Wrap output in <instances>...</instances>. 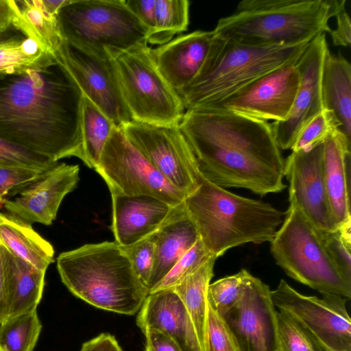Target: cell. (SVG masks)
Returning <instances> with one entry per match:
<instances>
[{
  "label": "cell",
  "mask_w": 351,
  "mask_h": 351,
  "mask_svg": "<svg viewBox=\"0 0 351 351\" xmlns=\"http://www.w3.org/2000/svg\"><path fill=\"white\" fill-rule=\"evenodd\" d=\"M326 34L315 37L296 62L300 84L288 117L271 123L275 142L281 150L291 149L302 128L324 109L322 72L328 50Z\"/></svg>",
  "instance_id": "obj_17"
},
{
  "label": "cell",
  "mask_w": 351,
  "mask_h": 351,
  "mask_svg": "<svg viewBox=\"0 0 351 351\" xmlns=\"http://www.w3.org/2000/svg\"><path fill=\"white\" fill-rule=\"evenodd\" d=\"M121 129L172 186L186 197L196 190L201 173L179 124L154 125L132 121Z\"/></svg>",
  "instance_id": "obj_12"
},
{
  "label": "cell",
  "mask_w": 351,
  "mask_h": 351,
  "mask_svg": "<svg viewBox=\"0 0 351 351\" xmlns=\"http://www.w3.org/2000/svg\"><path fill=\"white\" fill-rule=\"evenodd\" d=\"M346 1L338 0L334 17L336 27L330 30V35L334 46L349 47L351 41V21L346 10Z\"/></svg>",
  "instance_id": "obj_42"
},
{
  "label": "cell",
  "mask_w": 351,
  "mask_h": 351,
  "mask_svg": "<svg viewBox=\"0 0 351 351\" xmlns=\"http://www.w3.org/2000/svg\"><path fill=\"white\" fill-rule=\"evenodd\" d=\"M179 127L201 175L261 196L282 191L285 159L271 123L214 107L186 110Z\"/></svg>",
  "instance_id": "obj_2"
},
{
  "label": "cell",
  "mask_w": 351,
  "mask_h": 351,
  "mask_svg": "<svg viewBox=\"0 0 351 351\" xmlns=\"http://www.w3.org/2000/svg\"><path fill=\"white\" fill-rule=\"evenodd\" d=\"M136 324L141 331L149 328L167 333L183 351H202L191 317L171 289L149 293L138 312Z\"/></svg>",
  "instance_id": "obj_21"
},
{
  "label": "cell",
  "mask_w": 351,
  "mask_h": 351,
  "mask_svg": "<svg viewBox=\"0 0 351 351\" xmlns=\"http://www.w3.org/2000/svg\"><path fill=\"white\" fill-rule=\"evenodd\" d=\"M184 204L205 247L217 258L239 245L271 242L285 215L270 204L232 193L202 175Z\"/></svg>",
  "instance_id": "obj_3"
},
{
  "label": "cell",
  "mask_w": 351,
  "mask_h": 351,
  "mask_svg": "<svg viewBox=\"0 0 351 351\" xmlns=\"http://www.w3.org/2000/svg\"><path fill=\"white\" fill-rule=\"evenodd\" d=\"M125 3L147 29L148 36L152 34L156 26V0H127Z\"/></svg>",
  "instance_id": "obj_43"
},
{
  "label": "cell",
  "mask_w": 351,
  "mask_h": 351,
  "mask_svg": "<svg viewBox=\"0 0 351 351\" xmlns=\"http://www.w3.org/2000/svg\"><path fill=\"white\" fill-rule=\"evenodd\" d=\"M47 169L25 167H0V206Z\"/></svg>",
  "instance_id": "obj_41"
},
{
  "label": "cell",
  "mask_w": 351,
  "mask_h": 351,
  "mask_svg": "<svg viewBox=\"0 0 351 351\" xmlns=\"http://www.w3.org/2000/svg\"><path fill=\"white\" fill-rule=\"evenodd\" d=\"M41 328L36 310L9 317L0 323V344L6 351H33Z\"/></svg>",
  "instance_id": "obj_32"
},
{
  "label": "cell",
  "mask_w": 351,
  "mask_h": 351,
  "mask_svg": "<svg viewBox=\"0 0 351 351\" xmlns=\"http://www.w3.org/2000/svg\"><path fill=\"white\" fill-rule=\"evenodd\" d=\"M212 256L199 238L149 293L173 289Z\"/></svg>",
  "instance_id": "obj_34"
},
{
  "label": "cell",
  "mask_w": 351,
  "mask_h": 351,
  "mask_svg": "<svg viewBox=\"0 0 351 351\" xmlns=\"http://www.w3.org/2000/svg\"><path fill=\"white\" fill-rule=\"evenodd\" d=\"M271 295L274 306L297 324L317 351H351V320L346 298L303 295L283 279Z\"/></svg>",
  "instance_id": "obj_10"
},
{
  "label": "cell",
  "mask_w": 351,
  "mask_h": 351,
  "mask_svg": "<svg viewBox=\"0 0 351 351\" xmlns=\"http://www.w3.org/2000/svg\"><path fill=\"white\" fill-rule=\"evenodd\" d=\"M246 269L222 278L210 283L208 288V302L221 317L232 309L241 297Z\"/></svg>",
  "instance_id": "obj_33"
},
{
  "label": "cell",
  "mask_w": 351,
  "mask_h": 351,
  "mask_svg": "<svg viewBox=\"0 0 351 351\" xmlns=\"http://www.w3.org/2000/svg\"><path fill=\"white\" fill-rule=\"evenodd\" d=\"M9 317L5 278L3 266V248L0 243V323Z\"/></svg>",
  "instance_id": "obj_46"
},
{
  "label": "cell",
  "mask_w": 351,
  "mask_h": 351,
  "mask_svg": "<svg viewBox=\"0 0 351 351\" xmlns=\"http://www.w3.org/2000/svg\"><path fill=\"white\" fill-rule=\"evenodd\" d=\"M55 60L36 41L16 29L0 39V76L43 66Z\"/></svg>",
  "instance_id": "obj_29"
},
{
  "label": "cell",
  "mask_w": 351,
  "mask_h": 351,
  "mask_svg": "<svg viewBox=\"0 0 351 351\" xmlns=\"http://www.w3.org/2000/svg\"><path fill=\"white\" fill-rule=\"evenodd\" d=\"M13 16L12 0H0V36L14 29L12 26Z\"/></svg>",
  "instance_id": "obj_47"
},
{
  "label": "cell",
  "mask_w": 351,
  "mask_h": 351,
  "mask_svg": "<svg viewBox=\"0 0 351 351\" xmlns=\"http://www.w3.org/2000/svg\"><path fill=\"white\" fill-rule=\"evenodd\" d=\"M217 258L212 256L173 289L184 304L205 351L208 311V288Z\"/></svg>",
  "instance_id": "obj_28"
},
{
  "label": "cell",
  "mask_w": 351,
  "mask_h": 351,
  "mask_svg": "<svg viewBox=\"0 0 351 351\" xmlns=\"http://www.w3.org/2000/svg\"><path fill=\"white\" fill-rule=\"evenodd\" d=\"M325 186L334 219L340 227L351 221L350 172L351 141L339 130L332 131L324 143Z\"/></svg>",
  "instance_id": "obj_23"
},
{
  "label": "cell",
  "mask_w": 351,
  "mask_h": 351,
  "mask_svg": "<svg viewBox=\"0 0 351 351\" xmlns=\"http://www.w3.org/2000/svg\"><path fill=\"white\" fill-rule=\"evenodd\" d=\"M0 243L10 253L46 272L54 261V250L32 227L8 213H0Z\"/></svg>",
  "instance_id": "obj_26"
},
{
  "label": "cell",
  "mask_w": 351,
  "mask_h": 351,
  "mask_svg": "<svg viewBox=\"0 0 351 351\" xmlns=\"http://www.w3.org/2000/svg\"><path fill=\"white\" fill-rule=\"evenodd\" d=\"M309 43L254 46L225 40L198 77L177 93L185 110L217 104L263 75L295 64Z\"/></svg>",
  "instance_id": "obj_6"
},
{
  "label": "cell",
  "mask_w": 351,
  "mask_h": 351,
  "mask_svg": "<svg viewBox=\"0 0 351 351\" xmlns=\"http://www.w3.org/2000/svg\"><path fill=\"white\" fill-rule=\"evenodd\" d=\"M3 248L9 317L36 311L43 296L45 272Z\"/></svg>",
  "instance_id": "obj_25"
},
{
  "label": "cell",
  "mask_w": 351,
  "mask_h": 351,
  "mask_svg": "<svg viewBox=\"0 0 351 351\" xmlns=\"http://www.w3.org/2000/svg\"><path fill=\"white\" fill-rule=\"evenodd\" d=\"M295 64L274 70L220 103L206 107L265 121H284L291 112L299 87L300 73Z\"/></svg>",
  "instance_id": "obj_15"
},
{
  "label": "cell",
  "mask_w": 351,
  "mask_h": 351,
  "mask_svg": "<svg viewBox=\"0 0 351 351\" xmlns=\"http://www.w3.org/2000/svg\"><path fill=\"white\" fill-rule=\"evenodd\" d=\"M69 0H43V3L51 14L58 15L60 10L68 2Z\"/></svg>",
  "instance_id": "obj_48"
},
{
  "label": "cell",
  "mask_w": 351,
  "mask_h": 351,
  "mask_svg": "<svg viewBox=\"0 0 351 351\" xmlns=\"http://www.w3.org/2000/svg\"><path fill=\"white\" fill-rule=\"evenodd\" d=\"M14 29H12V31H10L9 33H8V34H5V35L2 36H0V39H1V38H3V37H5V36H7V35H8L9 34H10V33H11L12 31H14Z\"/></svg>",
  "instance_id": "obj_49"
},
{
  "label": "cell",
  "mask_w": 351,
  "mask_h": 351,
  "mask_svg": "<svg viewBox=\"0 0 351 351\" xmlns=\"http://www.w3.org/2000/svg\"><path fill=\"white\" fill-rule=\"evenodd\" d=\"M57 19L64 40L102 58L147 43L148 31L124 0H69Z\"/></svg>",
  "instance_id": "obj_7"
},
{
  "label": "cell",
  "mask_w": 351,
  "mask_h": 351,
  "mask_svg": "<svg viewBox=\"0 0 351 351\" xmlns=\"http://www.w3.org/2000/svg\"><path fill=\"white\" fill-rule=\"evenodd\" d=\"M12 5L13 27L53 55L63 40L58 15L48 12L43 0H12Z\"/></svg>",
  "instance_id": "obj_27"
},
{
  "label": "cell",
  "mask_w": 351,
  "mask_h": 351,
  "mask_svg": "<svg viewBox=\"0 0 351 351\" xmlns=\"http://www.w3.org/2000/svg\"><path fill=\"white\" fill-rule=\"evenodd\" d=\"M57 162L0 137V167H25L47 169Z\"/></svg>",
  "instance_id": "obj_38"
},
{
  "label": "cell",
  "mask_w": 351,
  "mask_h": 351,
  "mask_svg": "<svg viewBox=\"0 0 351 351\" xmlns=\"http://www.w3.org/2000/svg\"><path fill=\"white\" fill-rule=\"evenodd\" d=\"M205 351H240L228 324L209 304Z\"/></svg>",
  "instance_id": "obj_39"
},
{
  "label": "cell",
  "mask_w": 351,
  "mask_h": 351,
  "mask_svg": "<svg viewBox=\"0 0 351 351\" xmlns=\"http://www.w3.org/2000/svg\"><path fill=\"white\" fill-rule=\"evenodd\" d=\"M83 94L56 59L0 76V137L54 162L83 160Z\"/></svg>",
  "instance_id": "obj_1"
},
{
  "label": "cell",
  "mask_w": 351,
  "mask_h": 351,
  "mask_svg": "<svg viewBox=\"0 0 351 351\" xmlns=\"http://www.w3.org/2000/svg\"><path fill=\"white\" fill-rule=\"evenodd\" d=\"M117 127L89 99L83 95L81 128L82 161L95 169L114 128Z\"/></svg>",
  "instance_id": "obj_30"
},
{
  "label": "cell",
  "mask_w": 351,
  "mask_h": 351,
  "mask_svg": "<svg viewBox=\"0 0 351 351\" xmlns=\"http://www.w3.org/2000/svg\"><path fill=\"white\" fill-rule=\"evenodd\" d=\"M270 243L276 264L289 276L321 294L350 298L351 282L330 257L322 232L295 205L289 204L281 226Z\"/></svg>",
  "instance_id": "obj_8"
},
{
  "label": "cell",
  "mask_w": 351,
  "mask_h": 351,
  "mask_svg": "<svg viewBox=\"0 0 351 351\" xmlns=\"http://www.w3.org/2000/svg\"><path fill=\"white\" fill-rule=\"evenodd\" d=\"M53 56L73 77L83 95L117 127L133 121L121 91L113 60L100 58L64 39Z\"/></svg>",
  "instance_id": "obj_13"
},
{
  "label": "cell",
  "mask_w": 351,
  "mask_h": 351,
  "mask_svg": "<svg viewBox=\"0 0 351 351\" xmlns=\"http://www.w3.org/2000/svg\"><path fill=\"white\" fill-rule=\"evenodd\" d=\"M142 332L145 337V351H183L171 337L162 331L147 328Z\"/></svg>",
  "instance_id": "obj_44"
},
{
  "label": "cell",
  "mask_w": 351,
  "mask_h": 351,
  "mask_svg": "<svg viewBox=\"0 0 351 351\" xmlns=\"http://www.w3.org/2000/svg\"><path fill=\"white\" fill-rule=\"evenodd\" d=\"M323 143L308 150L292 152L285 160L284 177L289 182V204L295 205L319 230L332 232L338 226L325 186Z\"/></svg>",
  "instance_id": "obj_16"
},
{
  "label": "cell",
  "mask_w": 351,
  "mask_h": 351,
  "mask_svg": "<svg viewBox=\"0 0 351 351\" xmlns=\"http://www.w3.org/2000/svg\"><path fill=\"white\" fill-rule=\"evenodd\" d=\"M79 173L77 165L58 162L2 206L8 214L31 225H51L64 197L76 187Z\"/></svg>",
  "instance_id": "obj_18"
},
{
  "label": "cell",
  "mask_w": 351,
  "mask_h": 351,
  "mask_svg": "<svg viewBox=\"0 0 351 351\" xmlns=\"http://www.w3.org/2000/svg\"><path fill=\"white\" fill-rule=\"evenodd\" d=\"M147 43L119 53L114 64L125 103L133 121L179 124L185 109L176 91L158 71Z\"/></svg>",
  "instance_id": "obj_9"
},
{
  "label": "cell",
  "mask_w": 351,
  "mask_h": 351,
  "mask_svg": "<svg viewBox=\"0 0 351 351\" xmlns=\"http://www.w3.org/2000/svg\"><path fill=\"white\" fill-rule=\"evenodd\" d=\"M321 87L324 109L332 112L339 130L351 141V66L341 53L326 51Z\"/></svg>",
  "instance_id": "obj_24"
},
{
  "label": "cell",
  "mask_w": 351,
  "mask_h": 351,
  "mask_svg": "<svg viewBox=\"0 0 351 351\" xmlns=\"http://www.w3.org/2000/svg\"><path fill=\"white\" fill-rule=\"evenodd\" d=\"M190 2L187 0H156V26L147 43L164 45L175 34L187 29Z\"/></svg>",
  "instance_id": "obj_31"
},
{
  "label": "cell",
  "mask_w": 351,
  "mask_h": 351,
  "mask_svg": "<svg viewBox=\"0 0 351 351\" xmlns=\"http://www.w3.org/2000/svg\"><path fill=\"white\" fill-rule=\"evenodd\" d=\"M277 351H317L312 341L287 314L278 311Z\"/></svg>",
  "instance_id": "obj_40"
},
{
  "label": "cell",
  "mask_w": 351,
  "mask_h": 351,
  "mask_svg": "<svg viewBox=\"0 0 351 351\" xmlns=\"http://www.w3.org/2000/svg\"><path fill=\"white\" fill-rule=\"evenodd\" d=\"M0 351H6L5 348L0 344Z\"/></svg>",
  "instance_id": "obj_50"
},
{
  "label": "cell",
  "mask_w": 351,
  "mask_h": 351,
  "mask_svg": "<svg viewBox=\"0 0 351 351\" xmlns=\"http://www.w3.org/2000/svg\"><path fill=\"white\" fill-rule=\"evenodd\" d=\"M112 225L115 242L126 246L154 233L173 206L149 195L111 194Z\"/></svg>",
  "instance_id": "obj_20"
},
{
  "label": "cell",
  "mask_w": 351,
  "mask_h": 351,
  "mask_svg": "<svg viewBox=\"0 0 351 351\" xmlns=\"http://www.w3.org/2000/svg\"><path fill=\"white\" fill-rule=\"evenodd\" d=\"M337 0H243L213 29L233 43L265 46L298 45L330 33Z\"/></svg>",
  "instance_id": "obj_5"
},
{
  "label": "cell",
  "mask_w": 351,
  "mask_h": 351,
  "mask_svg": "<svg viewBox=\"0 0 351 351\" xmlns=\"http://www.w3.org/2000/svg\"><path fill=\"white\" fill-rule=\"evenodd\" d=\"M153 236L155 255L149 291L163 279L200 238L197 228L189 215L184 202L173 206L169 215Z\"/></svg>",
  "instance_id": "obj_22"
},
{
  "label": "cell",
  "mask_w": 351,
  "mask_h": 351,
  "mask_svg": "<svg viewBox=\"0 0 351 351\" xmlns=\"http://www.w3.org/2000/svg\"><path fill=\"white\" fill-rule=\"evenodd\" d=\"M225 43L213 30H196L151 49L161 75L176 93L191 84Z\"/></svg>",
  "instance_id": "obj_19"
},
{
  "label": "cell",
  "mask_w": 351,
  "mask_h": 351,
  "mask_svg": "<svg viewBox=\"0 0 351 351\" xmlns=\"http://www.w3.org/2000/svg\"><path fill=\"white\" fill-rule=\"evenodd\" d=\"M276 308L269 286L247 271L241 298L222 317L240 351H277Z\"/></svg>",
  "instance_id": "obj_14"
},
{
  "label": "cell",
  "mask_w": 351,
  "mask_h": 351,
  "mask_svg": "<svg viewBox=\"0 0 351 351\" xmlns=\"http://www.w3.org/2000/svg\"><path fill=\"white\" fill-rule=\"evenodd\" d=\"M61 280L77 298L100 309L133 315L149 290L115 242L86 244L57 258Z\"/></svg>",
  "instance_id": "obj_4"
},
{
  "label": "cell",
  "mask_w": 351,
  "mask_h": 351,
  "mask_svg": "<svg viewBox=\"0 0 351 351\" xmlns=\"http://www.w3.org/2000/svg\"><path fill=\"white\" fill-rule=\"evenodd\" d=\"M120 247L128 258L139 280L148 289L155 255L153 234L136 243Z\"/></svg>",
  "instance_id": "obj_37"
},
{
  "label": "cell",
  "mask_w": 351,
  "mask_h": 351,
  "mask_svg": "<svg viewBox=\"0 0 351 351\" xmlns=\"http://www.w3.org/2000/svg\"><path fill=\"white\" fill-rule=\"evenodd\" d=\"M95 169L111 194L149 195L171 206L180 204L186 197L129 141L121 128L112 130Z\"/></svg>",
  "instance_id": "obj_11"
},
{
  "label": "cell",
  "mask_w": 351,
  "mask_h": 351,
  "mask_svg": "<svg viewBox=\"0 0 351 351\" xmlns=\"http://www.w3.org/2000/svg\"><path fill=\"white\" fill-rule=\"evenodd\" d=\"M80 351H123L115 337L110 333H101L84 342Z\"/></svg>",
  "instance_id": "obj_45"
},
{
  "label": "cell",
  "mask_w": 351,
  "mask_h": 351,
  "mask_svg": "<svg viewBox=\"0 0 351 351\" xmlns=\"http://www.w3.org/2000/svg\"><path fill=\"white\" fill-rule=\"evenodd\" d=\"M322 236L335 265L344 277L351 282V221L334 231L322 232Z\"/></svg>",
  "instance_id": "obj_35"
},
{
  "label": "cell",
  "mask_w": 351,
  "mask_h": 351,
  "mask_svg": "<svg viewBox=\"0 0 351 351\" xmlns=\"http://www.w3.org/2000/svg\"><path fill=\"white\" fill-rule=\"evenodd\" d=\"M334 130H339V123L332 112L324 109L302 128L292 152L308 150L322 144Z\"/></svg>",
  "instance_id": "obj_36"
}]
</instances>
